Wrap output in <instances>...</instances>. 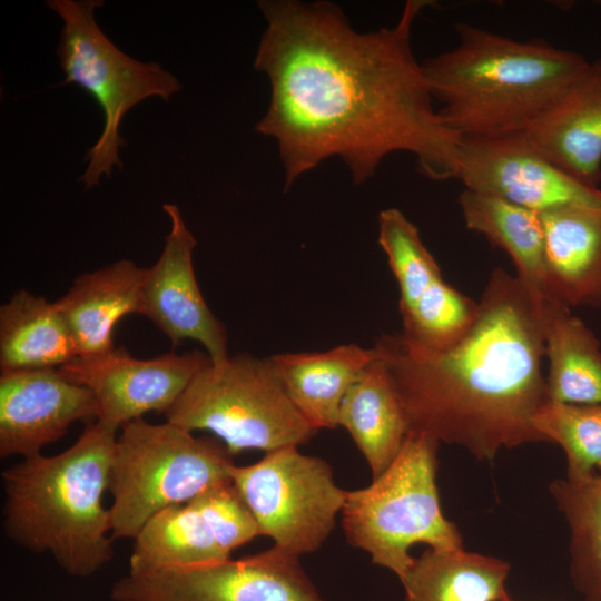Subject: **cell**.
<instances>
[{"instance_id": "1", "label": "cell", "mask_w": 601, "mask_h": 601, "mask_svg": "<svg viewBox=\"0 0 601 601\" xmlns=\"http://www.w3.org/2000/svg\"><path fill=\"white\" fill-rule=\"evenodd\" d=\"M427 3L410 0L394 26L358 32L327 1H258L266 28L254 67L270 100L255 130L277 141L286 188L332 157L362 184L396 151L432 180L456 178L462 137L435 109L411 46Z\"/></svg>"}, {"instance_id": "2", "label": "cell", "mask_w": 601, "mask_h": 601, "mask_svg": "<svg viewBox=\"0 0 601 601\" xmlns=\"http://www.w3.org/2000/svg\"><path fill=\"white\" fill-rule=\"evenodd\" d=\"M543 304L495 268L474 321L452 345L426 349L401 334L374 347L403 403L410 431L463 446L481 461L503 449L545 442L533 417L549 400Z\"/></svg>"}, {"instance_id": "3", "label": "cell", "mask_w": 601, "mask_h": 601, "mask_svg": "<svg viewBox=\"0 0 601 601\" xmlns=\"http://www.w3.org/2000/svg\"><path fill=\"white\" fill-rule=\"evenodd\" d=\"M457 43L422 69L443 122L461 137L526 132L588 67L580 53L460 22Z\"/></svg>"}, {"instance_id": "4", "label": "cell", "mask_w": 601, "mask_h": 601, "mask_svg": "<svg viewBox=\"0 0 601 601\" xmlns=\"http://www.w3.org/2000/svg\"><path fill=\"white\" fill-rule=\"evenodd\" d=\"M117 430L93 421L63 452L24 457L1 473L7 536L31 552L50 553L71 577H89L114 558L102 500Z\"/></svg>"}, {"instance_id": "5", "label": "cell", "mask_w": 601, "mask_h": 601, "mask_svg": "<svg viewBox=\"0 0 601 601\" xmlns=\"http://www.w3.org/2000/svg\"><path fill=\"white\" fill-rule=\"evenodd\" d=\"M440 442L410 431L390 466L363 489L347 491L342 524L347 542L402 581L415 558L411 546L459 550L463 539L440 505L436 485Z\"/></svg>"}, {"instance_id": "6", "label": "cell", "mask_w": 601, "mask_h": 601, "mask_svg": "<svg viewBox=\"0 0 601 601\" xmlns=\"http://www.w3.org/2000/svg\"><path fill=\"white\" fill-rule=\"evenodd\" d=\"M108 490L114 539H135L160 511L231 482L233 455L215 436L142 418L120 427Z\"/></svg>"}, {"instance_id": "7", "label": "cell", "mask_w": 601, "mask_h": 601, "mask_svg": "<svg viewBox=\"0 0 601 601\" xmlns=\"http://www.w3.org/2000/svg\"><path fill=\"white\" fill-rule=\"evenodd\" d=\"M47 6L63 26L57 56L65 79L86 90L104 114L102 131L87 150L88 161L79 178L86 189L109 178L116 167L122 168L119 149L126 145L120 136L125 115L150 97L168 101L181 89L179 80L156 62L139 61L120 50L100 29L95 12L102 0H49Z\"/></svg>"}, {"instance_id": "8", "label": "cell", "mask_w": 601, "mask_h": 601, "mask_svg": "<svg viewBox=\"0 0 601 601\" xmlns=\"http://www.w3.org/2000/svg\"><path fill=\"white\" fill-rule=\"evenodd\" d=\"M165 416L187 431L213 433L233 456L298 446L318 432L293 405L269 357L246 354L210 361Z\"/></svg>"}, {"instance_id": "9", "label": "cell", "mask_w": 601, "mask_h": 601, "mask_svg": "<svg viewBox=\"0 0 601 601\" xmlns=\"http://www.w3.org/2000/svg\"><path fill=\"white\" fill-rule=\"evenodd\" d=\"M230 477L259 535L297 558L321 548L347 497V491L335 484L329 464L302 454L298 446L266 452L250 465L234 464Z\"/></svg>"}, {"instance_id": "10", "label": "cell", "mask_w": 601, "mask_h": 601, "mask_svg": "<svg viewBox=\"0 0 601 601\" xmlns=\"http://www.w3.org/2000/svg\"><path fill=\"white\" fill-rule=\"evenodd\" d=\"M114 601H326L299 558L276 548L242 559L127 574Z\"/></svg>"}, {"instance_id": "11", "label": "cell", "mask_w": 601, "mask_h": 601, "mask_svg": "<svg viewBox=\"0 0 601 601\" xmlns=\"http://www.w3.org/2000/svg\"><path fill=\"white\" fill-rule=\"evenodd\" d=\"M259 535L257 523L233 482L154 515L134 539L129 574L221 562Z\"/></svg>"}, {"instance_id": "12", "label": "cell", "mask_w": 601, "mask_h": 601, "mask_svg": "<svg viewBox=\"0 0 601 601\" xmlns=\"http://www.w3.org/2000/svg\"><path fill=\"white\" fill-rule=\"evenodd\" d=\"M378 243L400 289L401 335L426 349H443L470 327L477 302L449 285L417 227L397 208L378 215Z\"/></svg>"}, {"instance_id": "13", "label": "cell", "mask_w": 601, "mask_h": 601, "mask_svg": "<svg viewBox=\"0 0 601 601\" xmlns=\"http://www.w3.org/2000/svg\"><path fill=\"white\" fill-rule=\"evenodd\" d=\"M464 189L543 213L570 205L601 206V189L587 187L548 160L526 132L462 137L456 178Z\"/></svg>"}, {"instance_id": "14", "label": "cell", "mask_w": 601, "mask_h": 601, "mask_svg": "<svg viewBox=\"0 0 601 601\" xmlns=\"http://www.w3.org/2000/svg\"><path fill=\"white\" fill-rule=\"evenodd\" d=\"M210 361L199 351L141 359L118 347L96 357H76L58 370L68 381L91 391L97 421L120 428L147 412L165 414Z\"/></svg>"}, {"instance_id": "15", "label": "cell", "mask_w": 601, "mask_h": 601, "mask_svg": "<svg viewBox=\"0 0 601 601\" xmlns=\"http://www.w3.org/2000/svg\"><path fill=\"white\" fill-rule=\"evenodd\" d=\"M162 208L170 231L159 258L146 268L140 315L148 317L173 346L194 339L203 344L213 362H220L229 356L228 337L195 277L193 253L197 242L176 205L164 204Z\"/></svg>"}, {"instance_id": "16", "label": "cell", "mask_w": 601, "mask_h": 601, "mask_svg": "<svg viewBox=\"0 0 601 601\" xmlns=\"http://www.w3.org/2000/svg\"><path fill=\"white\" fill-rule=\"evenodd\" d=\"M91 391L58 368L26 370L0 376V456L23 459L61 439L78 421H97Z\"/></svg>"}, {"instance_id": "17", "label": "cell", "mask_w": 601, "mask_h": 601, "mask_svg": "<svg viewBox=\"0 0 601 601\" xmlns=\"http://www.w3.org/2000/svg\"><path fill=\"white\" fill-rule=\"evenodd\" d=\"M563 173L590 187L601 181V58L588 67L526 131Z\"/></svg>"}, {"instance_id": "18", "label": "cell", "mask_w": 601, "mask_h": 601, "mask_svg": "<svg viewBox=\"0 0 601 601\" xmlns=\"http://www.w3.org/2000/svg\"><path fill=\"white\" fill-rule=\"evenodd\" d=\"M540 218L550 299L601 309V206H564Z\"/></svg>"}, {"instance_id": "19", "label": "cell", "mask_w": 601, "mask_h": 601, "mask_svg": "<svg viewBox=\"0 0 601 601\" xmlns=\"http://www.w3.org/2000/svg\"><path fill=\"white\" fill-rule=\"evenodd\" d=\"M146 268L120 259L80 274L67 294L55 302L72 334L77 357L105 355L115 348L112 335L119 319L140 314Z\"/></svg>"}, {"instance_id": "20", "label": "cell", "mask_w": 601, "mask_h": 601, "mask_svg": "<svg viewBox=\"0 0 601 601\" xmlns=\"http://www.w3.org/2000/svg\"><path fill=\"white\" fill-rule=\"evenodd\" d=\"M375 357L374 346L344 344L321 353L276 354L269 359L293 405L318 431L338 426L346 393Z\"/></svg>"}, {"instance_id": "21", "label": "cell", "mask_w": 601, "mask_h": 601, "mask_svg": "<svg viewBox=\"0 0 601 601\" xmlns=\"http://www.w3.org/2000/svg\"><path fill=\"white\" fill-rule=\"evenodd\" d=\"M338 425L354 440L373 479L383 473L398 454L410 424L377 352L346 393L338 412Z\"/></svg>"}, {"instance_id": "22", "label": "cell", "mask_w": 601, "mask_h": 601, "mask_svg": "<svg viewBox=\"0 0 601 601\" xmlns=\"http://www.w3.org/2000/svg\"><path fill=\"white\" fill-rule=\"evenodd\" d=\"M77 356L72 334L55 302L20 289L1 305V373L59 368Z\"/></svg>"}, {"instance_id": "23", "label": "cell", "mask_w": 601, "mask_h": 601, "mask_svg": "<svg viewBox=\"0 0 601 601\" xmlns=\"http://www.w3.org/2000/svg\"><path fill=\"white\" fill-rule=\"evenodd\" d=\"M466 227L503 249L516 277L540 303L546 286L544 234L540 214L503 199L463 189L457 199Z\"/></svg>"}, {"instance_id": "24", "label": "cell", "mask_w": 601, "mask_h": 601, "mask_svg": "<svg viewBox=\"0 0 601 601\" xmlns=\"http://www.w3.org/2000/svg\"><path fill=\"white\" fill-rule=\"evenodd\" d=\"M546 393L565 404H601V349L592 331L554 300L542 307Z\"/></svg>"}, {"instance_id": "25", "label": "cell", "mask_w": 601, "mask_h": 601, "mask_svg": "<svg viewBox=\"0 0 601 601\" xmlns=\"http://www.w3.org/2000/svg\"><path fill=\"white\" fill-rule=\"evenodd\" d=\"M508 562L464 549L426 550L401 581L404 601H511Z\"/></svg>"}, {"instance_id": "26", "label": "cell", "mask_w": 601, "mask_h": 601, "mask_svg": "<svg viewBox=\"0 0 601 601\" xmlns=\"http://www.w3.org/2000/svg\"><path fill=\"white\" fill-rule=\"evenodd\" d=\"M550 492L570 531V573L582 601H601V475L555 480Z\"/></svg>"}, {"instance_id": "27", "label": "cell", "mask_w": 601, "mask_h": 601, "mask_svg": "<svg viewBox=\"0 0 601 601\" xmlns=\"http://www.w3.org/2000/svg\"><path fill=\"white\" fill-rule=\"evenodd\" d=\"M545 442L566 456V477L582 481L601 475V404H565L548 400L533 417Z\"/></svg>"}]
</instances>
